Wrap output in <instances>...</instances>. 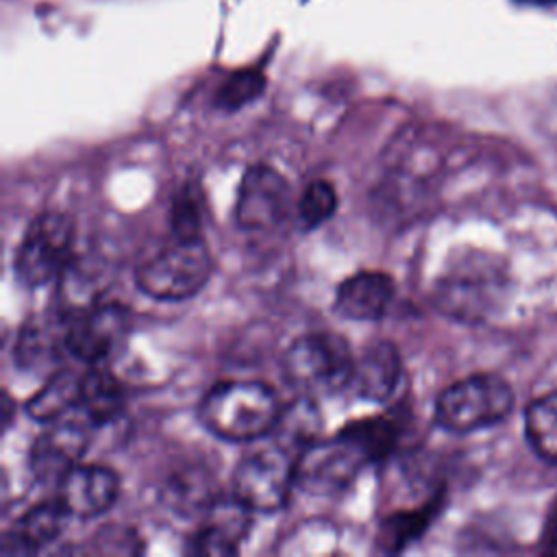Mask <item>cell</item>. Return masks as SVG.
Returning a JSON list of instances; mask_svg holds the SVG:
<instances>
[{"instance_id": "cell-16", "label": "cell", "mask_w": 557, "mask_h": 557, "mask_svg": "<svg viewBox=\"0 0 557 557\" xmlns=\"http://www.w3.org/2000/svg\"><path fill=\"white\" fill-rule=\"evenodd\" d=\"M67 511L61 507V503L54 498L50 503H41L30 507L15 527L4 535L2 550L4 553H35L44 546H48L52 540H57L65 527Z\"/></svg>"}, {"instance_id": "cell-23", "label": "cell", "mask_w": 557, "mask_h": 557, "mask_svg": "<svg viewBox=\"0 0 557 557\" xmlns=\"http://www.w3.org/2000/svg\"><path fill=\"white\" fill-rule=\"evenodd\" d=\"M265 89L263 72L255 67L237 70L224 78L215 91V107L222 111H237L257 100Z\"/></svg>"}, {"instance_id": "cell-19", "label": "cell", "mask_w": 557, "mask_h": 557, "mask_svg": "<svg viewBox=\"0 0 557 557\" xmlns=\"http://www.w3.org/2000/svg\"><path fill=\"white\" fill-rule=\"evenodd\" d=\"M83 374L74 370L54 372L48 383L26 403V413L39 422H54L70 411H76L81 400Z\"/></svg>"}, {"instance_id": "cell-10", "label": "cell", "mask_w": 557, "mask_h": 557, "mask_svg": "<svg viewBox=\"0 0 557 557\" xmlns=\"http://www.w3.org/2000/svg\"><path fill=\"white\" fill-rule=\"evenodd\" d=\"M89 422L78 418H59L50 422L30 448V470L41 483H59L67 470L81 463L83 453L89 446Z\"/></svg>"}, {"instance_id": "cell-25", "label": "cell", "mask_w": 557, "mask_h": 557, "mask_svg": "<svg viewBox=\"0 0 557 557\" xmlns=\"http://www.w3.org/2000/svg\"><path fill=\"white\" fill-rule=\"evenodd\" d=\"M170 224H172V233L178 239H194V237H202V209H200V200L198 194L191 189V185H187L185 189H181L172 202V211H170Z\"/></svg>"}, {"instance_id": "cell-14", "label": "cell", "mask_w": 557, "mask_h": 557, "mask_svg": "<svg viewBox=\"0 0 557 557\" xmlns=\"http://www.w3.org/2000/svg\"><path fill=\"white\" fill-rule=\"evenodd\" d=\"M400 374L403 361L398 348L392 342L379 339L370 344L359 359H355L348 387L363 400L383 403L396 392Z\"/></svg>"}, {"instance_id": "cell-9", "label": "cell", "mask_w": 557, "mask_h": 557, "mask_svg": "<svg viewBox=\"0 0 557 557\" xmlns=\"http://www.w3.org/2000/svg\"><path fill=\"white\" fill-rule=\"evenodd\" d=\"M292 205L287 178L268 163H252L244 172L235 200V218L242 228L263 231L278 226Z\"/></svg>"}, {"instance_id": "cell-18", "label": "cell", "mask_w": 557, "mask_h": 557, "mask_svg": "<svg viewBox=\"0 0 557 557\" xmlns=\"http://www.w3.org/2000/svg\"><path fill=\"white\" fill-rule=\"evenodd\" d=\"M322 431V413L313 396L302 394L292 403L281 407L276 426L272 431L278 446L298 455L305 446L320 440Z\"/></svg>"}, {"instance_id": "cell-7", "label": "cell", "mask_w": 557, "mask_h": 557, "mask_svg": "<svg viewBox=\"0 0 557 557\" xmlns=\"http://www.w3.org/2000/svg\"><path fill=\"white\" fill-rule=\"evenodd\" d=\"M368 463L366 455L337 431L333 437L311 442L296 455V487L329 496L348 487Z\"/></svg>"}, {"instance_id": "cell-6", "label": "cell", "mask_w": 557, "mask_h": 557, "mask_svg": "<svg viewBox=\"0 0 557 557\" xmlns=\"http://www.w3.org/2000/svg\"><path fill=\"white\" fill-rule=\"evenodd\" d=\"M296 487V455L283 446L244 457L233 472V496L250 511L281 509Z\"/></svg>"}, {"instance_id": "cell-21", "label": "cell", "mask_w": 557, "mask_h": 557, "mask_svg": "<svg viewBox=\"0 0 557 557\" xmlns=\"http://www.w3.org/2000/svg\"><path fill=\"white\" fill-rule=\"evenodd\" d=\"M524 431L531 448L542 459L557 463V392L544 394L527 407Z\"/></svg>"}, {"instance_id": "cell-22", "label": "cell", "mask_w": 557, "mask_h": 557, "mask_svg": "<svg viewBox=\"0 0 557 557\" xmlns=\"http://www.w3.org/2000/svg\"><path fill=\"white\" fill-rule=\"evenodd\" d=\"M437 505L440 500L433 498L420 509H407V511H396L387 516L379 527V535H376L379 548L385 553L403 550L409 542H413L424 533V529L431 524L433 513L437 511Z\"/></svg>"}, {"instance_id": "cell-3", "label": "cell", "mask_w": 557, "mask_h": 557, "mask_svg": "<svg viewBox=\"0 0 557 557\" xmlns=\"http://www.w3.org/2000/svg\"><path fill=\"white\" fill-rule=\"evenodd\" d=\"M513 409L509 383L496 374H472L448 385L435 400V422L448 433H472L492 426Z\"/></svg>"}, {"instance_id": "cell-8", "label": "cell", "mask_w": 557, "mask_h": 557, "mask_svg": "<svg viewBox=\"0 0 557 557\" xmlns=\"http://www.w3.org/2000/svg\"><path fill=\"white\" fill-rule=\"evenodd\" d=\"M128 331L131 313L126 307L96 302L67 315L65 350L87 366H100L124 346Z\"/></svg>"}, {"instance_id": "cell-26", "label": "cell", "mask_w": 557, "mask_h": 557, "mask_svg": "<svg viewBox=\"0 0 557 557\" xmlns=\"http://www.w3.org/2000/svg\"><path fill=\"white\" fill-rule=\"evenodd\" d=\"M524 4H535V7H553L557 4V0H520Z\"/></svg>"}, {"instance_id": "cell-20", "label": "cell", "mask_w": 557, "mask_h": 557, "mask_svg": "<svg viewBox=\"0 0 557 557\" xmlns=\"http://www.w3.org/2000/svg\"><path fill=\"white\" fill-rule=\"evenodd\" d=\"M363 455L366 459L381 461L385 459L398 444L400 435V424L389 418V416H374V418H363L346 424L339 429Z\"/></svg>"}, {"instance_id": "cell-4", "label": "cell", "mask_w": 557, "mask_h": 557, "mask_svg": "<svg viewBox=\"0 0 557 557\" xmlns=\"http://www.w3.org/2000/svg\"><path fill=\"white\" fill-rule=\"evenodd\" d=\"M211 270V252L202 237H174V244L135 270V285L157 300H185L207 285Z\"/></svg>"}, {"instance_id": "cell-2", "label": "cell", "mask_w": 557, "mask_h": 557, "mask_svg": "<svg viewBox=\"0 0 557 557\" xmlns=\"http://www.w3.org/2000/svg\"><path fill=\"white\" fill-rule=\"evenodd\" d=\"M355 359L344 335L331 331L305 333L283 355V374L302 394H331L348 387Z\"/></svg>"}, {"instance_id": "cell-15", "label": "cell", "mask_w": 557, "mask_h": 557, "mask_svg": "<svg viewBox=\"0 0 557 557\" xmlns=\"http://www.w3.org/2000/svg\"><path fill=\"white\" fill-rule=\"evenodd\" d=\"M65 313L30 318L15 339V363L33 372L50 368L65 350Z\"/></svg>"}, {"instance_id": "cell-5", "label": "cell", "mask_w": 557, "mask_h": 557, "mask_svg": "<svg viewBox=\"0 0 557 557\" xmlns=\"http://www.w3.org/2000/svg\"><path fill=\"white\" fill-rule=\"evenodd\" d=\"M74 226L65 213H39L26 228L13 259L15 276L26 287H41L61 278L72 263Z\"/></svg>"}, {"instance_id": "cell-24", "label": "cell", "mask_w": 557, "mask_h": 557, "mask_svg": "<svg viewBox=\"0 0 557 557\" xmlns=\"http://www.w3.org/2000/svg\"><path fill=\"white\" fill-rule=\"evenodd\" d=\"M337 209V191L324 178L311 181L298 198V218L307 228L324 224Z\"/></svg>"}, {"instance_id": "cell-1", "label": "cell", "mask_w": 557, "mask_h": 557, "mask_svg": "<svg viewBox=\"0 0 557 557\" xmlns=\"http://www.w3.org/2000/svg\"><path fill=\"white\" fill-rule=\"evenodd\" d=\"M281 407L276 392L261 381H226L205 394L198 418L220 440L252 442L272 435Z\"/></svg>"}, {"instance_id": "cell-13", "label": "cell", "mask_w": 557, "mask_h": 557, "mask_svg": "<svg viewBox=\"0 0 557 557\" xmlns=\"http://www.w3.org/2000/svg\"><path fill=\"white\" fill-rule=\"evenodd\" d=\"M396 294L394 278L381 270H361L335 292V309L348 320H381Z\"/></svg>"}, {"instance_id": "cell-12", "label": "cell", "mask_w": 557, "mask_h": 557, "mask_svg": "<svg viewBox=\"0 0 557 557\" xmlns=\"http://www.w3.org/2000/svg\"><path fill=\"white\" fill-rule=\"evenodd\" d=\"M250 529V509L235 496L213 498L200 529L189 537L194 555H233Z\"/></svg>"}, {"instance_id": "cell-11", "label": "cell", "mask_w": 557, "mask_h": 557, "mask_svg": "<svg viewBox=\"0 0 557 557\" xmlns=\"http://www.w3.org/2000/svg\"><path fill=\"white\" fill-rule=\"evenodd\" d=\"M120 492L117 474L100 463H76L57 483V500L70 518L89 520L102 516Z\"/></svg>"}, {"instance_id": "cell-17", "label": "cell", "mask_w": 557, "mask_h": 557, "mask_svg": "<svg viewBox=\"0 0 557 557\" xmlns=\"http://www.w3.org/2000/svg\"><path fill=\"white\" fill-rule=\"evenodd\" d=\"M126 394L122 381L107 368L91 366L83 372L81 381V400L76 413H81L91 426L109 424L117 420L124 411Z\"/></svg>"}]
</instances>
